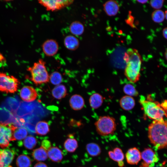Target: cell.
Returning a JSON list of instances; mask_svg holds the SVG:
<instances>
[{
  "label": "cell",
  "instance_id": "obj_23",
  "mask_svg": "<svg viewBox=\"0 0 167 167\" xmlns=\"http://www.w3.org/2000/svg\"><path fill=\"white\" fill-rule=\"evenodd\" d=\"M35 131L36 133L38 135H45L50 131L49 125L45 121H39L36 125Z\"/></svg>",
  "mask_w": 167,
  "mask_h": 167
},
{
  "label": "cell",
  "instance_id": "obj_27",
  "mask_svg": "<svg viewBox=\"0 0 167 167\" xmlns=\"http://www.w3.org/2000/svg\"><path fill=\"white\" fill-rule=\"evenodd\" d=\"M63 146L64 148L68 152H73L78 147V142L75 139L69 138L65 140Z\"/></svg>",
  "mask_w": 167,
  "mask_h": 167
},
{
  "label": "cell",
  "instance_id": "obj_16",
  "mask_svg": "<svg viewBox=\"0 0 167 167\" xmlns=\"http://www.w3.org/2000/svg\"><path fill=\"white\" fill-rule=\"evenodd\" d=\"M69 104L71 108L75 110L82 109L84 105V101L83 97L78 94L72 95L69 100Z\"/></svg>",
  "mask_w": 167,
  "mask_h": 167
},
{
  "label": "cell",
  "instance_id": "obj_9",
  "mask_svg": "<svg viewBox=\"0 0 167 167\" xmlns=\"http://www.w3.org/2000/svg\"><path fill=\"white\" fill-rule=\"evenodd\" d=\"M141 159L143 162L141 167H153L155 163L158 161L157 154L151 148H148L141 153Z\"/></svg>",
  "mask_w": 167,
  "mask_h": 167
},
{
  "label": "cell",
  "instance_id": "obj_20",
  "mask_svg": "<svg viewBox=\"0 0 167 167\" xmlns=\"http://www.w3.org/2000/svg\"><path fill=\"white\" fill-rule=\"evenodd\" d=\"M69 29L71 33L75 36L82 35L84 32V27L80 21H75L73 22L70 25Z\"/></svg>",
  "mask_w": 167,
  "mask_h": 167
},
{
  "label": "cell",
  "instance_id": "obj_10",
  "mask_svg": "<svg viewBox=\"0 0 167 167\" xmlns=\"http://www.w3.org/2000/svg\"><path fill=\"white\" fill-rule=\"evenodd\" d=\"M15 155L14 152L10 148H0V167H12L11 165Z\"/></svg>",
  "mask_w": 167,
  "mask_h": 167
},
{
  "label": "cell",
  "instance_id": "obj_15",
  "mask_svg": "<svg viewBox=\"0 0 167 167\" xmlns=\"http://www.w3.org/2000/svg\"><path fill=\"white\" fill-rule=\"evenodd\" d=\"M103 7L105 12L109 16H113L117 15L119 9L118 2L112 0L105 2L103 5Z\"/></svg>",
  "mask_w": 167,
  "mask_h": 167
},
{
  "label": "cell",
  "instance_id": "obj_1",
  "mask_svg": "<svg viewBox=\"0 0 167 167\" xmlns=\"http://www.w3.org/2000/svg\"><path fill=\"white\" fill-rule=\"evenodd\" d=\"M123 60L126 63L124 74L131 83H135L140 78L142 58L138 50L129 48L125 53Z\"/></svg>",
  "mask_w": 167,
  "mask_h": 167
},
{
  "label": "cell",
  "instance_id": "obj_5",
  "mask_svg": "<svg viewBox=\"0 0 167 167\" xmlns=\"http://www.w3.org/2000/svg\"><path fill=\"white\" fill-rule=\"evenodd\" d=\"M94 125L96 132L101 136L113 135L116 129L115 119L109 116H100L95 122Z\"/></svg>",
  "mask_w": 167,
  "mask_h": 167
},
{
  "label": "cell",
  "instance_id": "obj_31",
  "mask_svg": "<svg viewBox=\"0 0 167 167\" xmlns=\"http://www.w3.org/2000/svg\"><path fill=\"white\" fill-rule=\"evenodd\" d=\"M23 143L26 148L31 150L36 146L37 143V140L33 136L29 135L24 139Z\"/></svg>",
  "mask_w": 167,
  "mask_h": 167
},
{
  "label": "cell",
  "instance_id": "obj_25",
  "mask_svg": "<svg viewBox=\"0 0 167 167\" xmlns=\"http://www.w3.org/2000/svg\"><path fill=\"white\" fill-rule=\"evenodd\" d=\"M86 149L89 155L92 156H98L101 152V148L100 146L95 143H88L86 145Z\"/></svg>",
  "mask_w": 167,
  "mask_h": 167
},
{
  "label": "cell",
  "instance_id": "obj_13",
  "mask_svg": "<svg viewBox=\"0 0 167 167\" xmlns=\"http://www.w3.org/2000/svg\"><path fill=\"white\" fill-rule=\"evenodd\" d=\"M125 157L128 164L137 165L140 161L141 153L136 147H133L128 149L126 154Z\"/></svg>",
  "mask_w": 167,
  "mask_h": 167
},
{
  "label": "cell",
  "instance_id": "obj_40",
  "mask_svg": "<svg viewBox=\"0 0 167 167\" xmlns=\"http://www.w3.org/2000/svg\"><path fill=\"white\" fill-rule=\"evenodd\" d=\"M158 167H162V166H158Z\"/></svg>",
  "mask_w": 167,
  "mask_h": 167
},
{
  "label": "cell",
  "instance_id": "obj_7",
  "mask_svg": "<svg viewBox=\"0 0 167 167\" xmlns=\"http://www.w3.org/2000/svg\"><path fill=\"white\" fill-rule=\"evenodd\" d=\"M16 126L12 124L0 123V147H7L11 141L13 131Z\"/></svg>",
  "mask_w": 167,
  "mask_h": 167
},
{
  "label": "cell",
  "instance_id": "obj_39",
  "mask_svg": "<svg viewBox=\"0 0 167 167\" xmlns=\"http://www.w3.org/2000/svg\"><path fill=\"white\" fill-rule=\"evenodd\" d=\"M165 18L167 20V10L165 12Z\"/></svg>",
  "mask_w": 167,
  "mask_h": 167
},
{
  "label": "cell",
  "instance_id": "obj_3",
  "mask_svg": "<svg viewBox=\"0 0 167 167\" xmlns=\"http://www.w3.org/2000/svg\"><path fill=\"white\" fill-rule=\"evenodd\" d=\"M139 102L145 114L149 119L153 120H164V116L167 115V109L163 103L146 100L144 96H141Z\"/></svg>",
  "mask_w": 167,
  "mask_h": 167
},
{
  "label": "cell",
  "instance_id": "obj_17",
  "mask_svg": "<svg viewBox=\"0 0 167 167\" xmlns=\"http://www.w3.org/2000/svg\"><path fill=\"white\" fill-rule=\"evenodd\" d=\"M64 44L65 47L67 49L73 51L78 48L79 42V39L75 36L68 35L64 38Z\"/></svg>",
  "mask_w": 167,
  "mask_h": 167
},
{
  "label": "cell",
  "instance_id": "obj_11",
  "mask_svg": "<svg viewBox=\"0 0 167 167\" xmlns=\"http://www.w3.org/2000/svg\"><path fill=\"white\" fill-rule=\"evenodd\" d=\"M42 50L45 55L51 57L55 55L59 49V45L57 41L53 39L46 40L42 45Z\"/></svg>",
  "mask_w": 167,
  "mask_h": 167
},
{
  "label": "cell",
  "instance_id": "obj_38",
  "mask_svg": "<svg viewBox=\"0 0 167 167\" xmlns=\"http://www.w3.org/2000/svg\"><path fill=\"white\" fill-rule=\"evenodd\" d=\"M165 56L166 59L167 60V48L166 49L165 53Z\"/></svg>",
  "mask_w": 167,
  "mask_h": 167
},
{
  "label": "cell",
  "instance_id": "obj_33",
  "mask_svg": "<svg viewBox=\"0 0 167 167\" xmlns=\"http://www.w3.org/2000/svg\"><path fill=\"white\" fill-rule=\"evenodd\" d=\"M164 0H152L150 1L151 6L153 8L156 10L160 9L163 6Z\"/></svg>",
  "mask_w": 167,
  "mask_h": 167
},
{
  "label": "cell",
  "instance_id": "obj_36",
  "mask_svg": "<svg viewBox=\"0 0 167 167\" xmlns=\"http://www.w3.org/2000/svg\"><path fill=\"white\" fill-rule=\"evenodd\" d=\"M162 35L167 40V27L165 28L163 30Z\"/></svg>",
  "mask_w": 167,
  "mask_h": 167
},
{
  "label": "cell",
  "instance_id": "obj_34",
  "mask_svg": "<svg viewBox=\"0 0 167 167\" xmlns=\"http://www.w3.org/2000/svg\"><path fill=\"white\" fill-rule=\"evenodd\" d=\"M41 147L47 151L51 147V143L48 139H44L41 142Z\"/></svg>",
  "mask_w": 167,
  "mask_h": 167
},
{
  "label": "cell",
  "instance_id": "obj_29",
  "mask_svg": "<svg viewBox=\"0 0 167 167\" xmlns=\"http://www.w3.org/2000/svg\"><path fill=\"white\" fill-rule=\"evenodd\" d=\"M151 17L154 22L158 23H161L165 18V12L160 9L156 10L152 13Z\"/></svg>",
  "mask_w": 167,
  "mask_h": 167
},
{
  "label": "cell",
  "instance_id": "obj_28",
  "mask_svg": "<svg viewBox=\"0 0 167 167\" xmlns=\"http://www.w3.org/2000/svg\"><path fill=\"white\" fill-rule=\"evenodd\" d=\"M31 161L30 157L27 155L22 154L19 156L16 160L17 167H30Z\"/></svg>",
  "mask_w": 167,
  "mask_h": 167
},
{
  "label": "cell",
  "instance_id": "obj_35",
  "mask_svg": "<svg viewBox=\"0 0 167 167\" xmlns=\"http://www.w3.org/2000/svg\"><path fill=\"white\" fill-rule=\"evenodd\" d=\"M34 167H48L47 165L42 162H40L36 164Z\"/></svg>",
  "mask_w": 167,
  "mask_h": 167
},
{
  "label": "cell",
  "instance_id": "obj_2",
  "mask_svg": "<svg viewBox=\"0 0 167 167\" xmlns=\"http://www.w3.org/2000/svg\"><path fill=\"white\" fill-rule=\"evenodd\" d=\"M148 130L149 139L155 147L159 149L167 147V121L153 120Z\"/></svg>",
  "mask_w": 167,
  "mask_h": 167
},
{
  "label": "cell",
  "instance_id": "obj_24",
  "mask_svg": "<svg viewBox=\"0 0 167 167\" xmlns=\"http://www.w3.org/2000/svg\"><path fill=\"white\" fill-rule=\"evenodd\" d=\"M32 155L35 160L39 161H45L48 157L47 151L41 147L34 149Z\"/></svg>",
  "mask_w": 167,
  "mask_h": 167
},
{
  "label": "cell",
  "instance_id": "obj_21",
  "mask_svg": "<svg viewBox=\"0 0 167 167\" xmlns=\"http://www.w3.org/2000/svg\"><path fill=\"white\" fill-rule=\"evenodd\" d=\"M103 96L98 93L92 95L89 99L90 105L92 108L97 109L101 106L103 102Z\"/></svg>",
  "mask_w": 167,
  "mask_h": 167
},
{
  "label": "cell",
  "instance_id": "obj_6",
  "mask_svg": "<svg viewBox=\"0 0 167 167\" xmlns=\"http://www.w3.org/2000/svg\"><path fill=\"white\" fill-rule=\"evenodd\" d=\"M20 82L12 75L0 72V91L6 93H14L18 90Z\"/></svg>",
  "mask_w": 167,
  "mask_h": 167
},
{
  "label": "cell",
  "instance_id": "obj_18",
  "mask_svg": "<svg viewBox=\"0 0 167 167\" xmlns=\"http://www.w3.org/2000/svg\"><path fill=\"white\" fill-rule=\"evenodd\" d=\"M48 156L53 161L59 162L63 158L62 152L57 147H51L47 152Z\"/></svg>",
  "mask_w": 167,
  "mask_h": 167
},
{
  "label": "cell",
  "instance_id": "obj_12",
  "mask_svg": "<svg viewBox=\"0 0 167 167\" xmlns=\"http://www.w3.org/2000/svg\"><path fill=\"white\" fill-rule=\"evenodd\" d=\"M19 95L20 98L24 101L30 102L36 100L37 96V93L33 87L26 86L21 88Z\"/></svg>",
  "mask_w": 167,
  "mask_h": 167
},
{
  "label": "cell",
  "instance_id": "obj_22",
  "mask_svg": "<svg viewBox=\"0 0 167 167\" xmlns=\"http://www.w3.org/2000/svg\"><path fill=\"white\" fill-rule=\"evenodd\" d=\"M52 96L55 99H61L67 94V89L63 84L56 85L52 91Z\"/></svg>",
  "mask_w": 167,
  "mask_h": 167
},
{
  "label": "cell",
  "instance_id": "obj_8",
  "mask_svg": "<svg viewBox=\"0 0 167 167\" xmlns=\"http://www.w3.org/2000/svg\"><path fill=\"white\" fill-rule=\"evenodd\" d=\"M38 3L48 11H54L68 6L73 3V0H49L38 1Z\"/></svg>",
  "mask_w": 167,
  "mask_h": 167
},
{
  "label": "cell",
  "instance_id": "obj_37",
  "mask_svg": "<svg viewBox=\"0 0 167 167\" xmlns=\"http://www.w3.org/2000/svg\"><path fill=\"white\" fill-rule=\"evenodd\" d=\"M137 1L142 4H144L146 3L148 1V0H137Z\"/></svg>",
  "mask_w": 167,
  "mask_h": 167
},
{
  "label": "cell",
  "instance_id": "obj_30",
  "mask_svg": "<svg viewBox=\"0 0 167 167\" xmlns=\"http://www.w3.org/2000/svg\"><path fill=\"white\" fill-rule=\"evenodd\" d=\"M123 91L126 95L132 97L137 96L138 92L134 86L131 84H127L123 87Z\"/></svg>",
  "mask_w": 167,
  "mask_h": 167
},
{
  "label": "cell",
  "instance_id": "obj_19",
  "mask_svg": "<svg viewBox=\"0 0 167 167\" xmlns=\"http://www.w3.org/2000/svg\"><path fill=\"white\" fill-rule=\"evenodd\" d=\"M119 104L122 109L128 111L132 109L134 107L135 103L133 97L126 95L121 98Z\"/></svg>",
  "mask_w": 167,
  "mask_h": 167
},
{
  "label": "cell",
  "instance_id": "obj_32",
  "mask_svg": "<svg viewBox=\"0 0 167 167\" xmlns=\"http://www.w3.org/2000/svg\"><path fill=\"white\" fill-rule=\"evenodd\" d=\"M49 79L52 84L56 85H59L62 82V79L61 74L58 71L52 72L50 75Z\"/></svg>",
  "mask_w": 167,
  "mask_h": 167
},
{
  "label": "cell",
  "instance_id": "obj_26",
  "mask_svg": "<svg viewBox=\"0 0 167 167\" xmlns=\"http://www.w3.org/2000/svg\"><path fill=\"white\" fill-rule=\"evenodd\" d=\"M27 135L28 131L25 128L16 127L13 132L11 141L19 140L25 139Z\"/></svg>",
  "mask_w": 167,
  "mask_h": 167
},
{
  "label": "cell",
  "instance_id": "obj_14",
  "mask_svg": "<svg viewBox=\"0 0 167 167\" xmlns=\"http://www.w3.org/2000/svg\"><path fill=\"white\" fill-rule=\"evenodd\" d=\"M108 154L111 159L118 163L119 166H123L124 163L123 160L124 158V155L120 148H115L112 151H109Z\"/></svg>",
  "mask_w": 167,
  "mask_h": 167
},
{
  "label": "cell",
  "instance_id": "obj_4",
  "mask_svg": "<svg viewBox=\"0 0 167 167\" xmlns=\"http://www.w3.org/2000/svg\"><path fill=\"white\" fill-rule=\"evenodd\" d=\"M45 62L42 59H40L33 65L29 67L27 71L31 74L30 79L36 85L49 81V76L47 70Z\"/></svg>",
  "mask_w": 167,
  "mask_h": 167
}]
</instances>
